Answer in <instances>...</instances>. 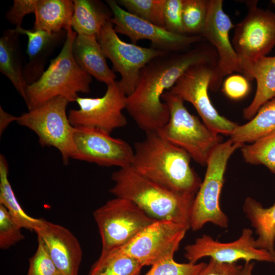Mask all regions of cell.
Returning a JSON list of instances; mask_svg holds the SVG:
<instances>
[{
    "label": "cell",
    "instance_id": "42",
    "mask_svg": "<svg viewBox=\"0 0 275 275\" xmlns=\"http://www.w3.org/2000/svg\"><path fill=\"white\" fill-rule=\"evenodd\" d=\"M54 275H61V273L60 272H59V273H57V274H56Z\"/></svg>",
    "mask_w": 275,
    "mask_h": 275
},
{
    "label": "cell",
    "instance_id": "10",
    "mask_svg": "<svg viewBox=\"0 0 275 275\" xmlns=\"http://www.w3.org/2000/svg\"><path fill=\"white\" fill-rule=\"evenodd\" d=\"M216 66L215 64H203L191 67L169 91L183 101L190 103L204 124L212 131L230 135L238 124L219 115L208 95Z\"/></svg>",
    "mask_w": 275,
    "mask_h": 275
},
{
    "label": "cell",
    "instance_id": "21",
    "mask_svg": "<svg viewBox=\"0 0 275 275\" xmlns=\"http://www.w3.org/2000/svg\"><path fill=\"white\" fill-rule=\"evenodd\" d=\"M71 26L77 35L97 36L113 13L109 7L95 0H74Z\"/></svg>",
    "mask_w": 275,
    "mask_h": 275
},
{
    "label": "cell",
    "instance_id": "24",
    "mask_svg": "<svg viewBox=\"0 0 275 275\" xmlns=\"http://www.w3.org/2000/svg\"><path fill=\"white\" fill-rule=\"evenodd\" d=\"M74 3L71 0H37L34 30L58 33L71 28Z\"/></svg>",
    "mask_w": 275,
    "mask_h": 275
},
{
    "label": "cell",
    "instance_id": "36",
    "mask_svg": "<svg viewBox=\"0 0 275 275\" xmlns=\"http://www.w3.org/2000/svg\"><path fill=\"white\" fill-rule=\"evenodd\" d=\"M249 81L243 76L234 74L229 76L224 81L222 91L231 99L239 100L249 92Z\"/></svg>",
    "mask_w": 275,
    "mask_h": 275
},
{
    "label": "cell",
    "instance_id": "26",
    "mask_svg": "<svg viewBox=\"0 0 275 275\" xmlns=\"http://www.w3.org/2000/svg\"><path fill=\"white\" fill-rule=\"evenodd\" d=\"M275 132V95L265 102L248 123L239 125L230 134L234 143L245 145Z\"/></svg>",
    "mask_w": 275,
    "mask_h": 275
},
{
    "label": "cell",
    "instance_id": "33",
    "mask_svg": "<svg viewBox=\"0 0 275 275\" xmlns=\"http://www.w3.org/2000/svg\"><path fill=\"white\" fill-rule=\"evenodd\" d=\"M21 229L6 208L0 205V248L8 249L23 240Z\"/></svg>",
    "mask_w": 275,
    "mask_h": 275
},
{
    "label": "cell",
    "instance_id": "3",
    "mask_svg": "<svg viewBox=\"0 0 275 275\" xmlns=\"http://www.w3.org/2000/svg\"><path fill=\"white\" fill-rule=\"evenodd\" d=\"M111 179L114 185L109 191L116 197L130 201L156 220L173 221L189 226L193 199L170 191L131 166L119 168Z\"/></svg>",
    "mask_w": 275,
    "mask_h": 275
},
{
    "label": "cell",
    "instance_id": "9",
    "mask_svg": "<svg viewBox=\"0 0 275 275\" xmlns=\"http://www.w3.org/2000/svg\"><path fill=\"white\" fill-rule=\"evenodd\" d=\"M70 102L63 97L53 98L42 105L16 117V121L33 130L42 147L50 146L61 153L63 163L71 158L73 146V126L66 113Z\"/></svg>",
    "mask_w": 275,
    "mask_h": 275
},
{
    "label": "cell",
    "instance_id": "16",
    "mask_svg": "<svg viewBox=\"0 0 275 275\" xmlns=\"http://www.w3.org/2000/svg\"><path fill=\"white\" fill-rule=\"evenodd\" d=\"M184 256L189 262L196 263L202 258L209 257L218 262L234 263L239 260L245 263L255 260L267 262L275 265V257L268 251L257 248L253 231L243 228L241 236L229 242H222L204 234L184 248Z\"/></svg>",
    "mask_w": 275,
    "mask_h": 275
},
{
    "label": "cell",
    "instance_id": "19",
    "mask_svg": "<svg viewBox=\"0 0 275 275\" xmlns=\"http://www.w3.org/2000/svg\"><path fill=\"white\" fill-rule=\"evenodd\" d=\"M14 30L19 35L28 37L26 53L29 61L23 69V74L29 85L38 80L44 72L47 59L63 39L66 37L67 30L49 33L22 28Z\"/></svg>",
    "mask_w": 275,
    "mask_h": 275
},
{
    "label": "cell",
    "instance_id": "15",
    "mask_svg": "<svg viewBox=\"0 0 275 275\" xmlns=\"http://www.w3.org/2000/svg\"><path fill=\"white\" fill-rule=\"evenodd\" d=\"M189 226L169 220H156L121 249L143 266L174 258Z\"/></svg>",
    "mask_w": 275,
    "mask_h": 275
},
{
    "label": "cell",
    "instance_id": "34",
    "mask_svg": "<svg viewBox=\"0 0 275 275\" xmlns=\"http://www.w3.org/2000/svg\"><path fill=\"white\" fill-rule=\"evenodd\" d=\"M59 272L43 242L38 238V247L29 259L26 275H54Z\"/></svg>",
    "mask_w": 275,
    "mask_h": 275
},
{
    "label": "cell",
    "instance_id": "29",
    "mask_svg": "<svg viewBox=\"0 0 275 275\" xmlns=\"http://www.w3.org/2000/svg\"><path fill=\"white\" fill-rule=\"evenodd\" d=\"M245 161L253 164H263L275 174V132L262 137L241 148Z\"/></svg>",
    "mask_w": 275,
    "mask_h": 275
},
{
    "label": "cell",
    "instance_id": "6",
    "mask_svg": "<svg viewBox=\"0 0 275 275\" xmlns=\"http://www.w3.org/2000/svg\"><path fill=\"white\" fill-rule=\"evenodd\" d=\"M243 145L229 139L220 143L210 156L204 180L190 210L189 224L193 231L201 229L208 223L222 228L228 227V217L221 208L220 197L228 160Z\"/></svg>",
    "mask_w": 275,
    "mask_h": 275
},
{
    "label": "cell",
    "instance_id": "39",
    "mask_svg": "<svg viewBox=\"0 0 275 275\" xmlns=\"http://www.w3.org/2000/svg\"><path fill=\"white\" fill-rule=\"evenodd\" d=\"M0 114H1V132L5 129V128L6 126L8 125L12 121H15L16 119V117L12 116L6 112H5L3 109L1 107L0 108Z\"/></svg>",
    "mask_w": 275,
    "mask_h": 275
},
{
    "label": "cell",
    "instance_id": "14",
    "mask_svg": "<svg viewBox=\"0 0 275 275\" xmlns=\"http://www.w3.org/2000/svg\"><path fill=\"white\" fill-rule=\"evenodd\" d=\"M127 97L119 80L107 85L101 97H78L76 102L78 109L70 110L68 115L70 122L74 127H92L111 134L127 124L123 113L126 109Z\"/></svg>",
    "mask_w": 275,
    "mask_h": 275
},
{
    "label": "cell",
    "instance_id": "5",
    "mask_svg": "<svg viewBox=\"0 0 275 275\" xmlns=\"http://www.w3.org/2000/svg\"><path fill=\"white\" fill-rule=\"evenodd\" d=\"M162 99L169 107L170 118L157 132L184 150L196 162L206 166L211 153L222 143L220 136L191 114L184 101L169 91L163 94Z\"/></svg>",
    "mask_w": 275,
    "mask_h": 275
},
{
    "label": "cell",
    "instance_id": "31",
    "mask_svg": "<svg viewBox=\"0 0 275 275\" xmlns=\"http://www.w3.org/2000/svg\"><path fill=\"white\" fill-rule=\"evenodd\" d=\"M208 8V0H183L182 16L185 34L201 36Z\"/></svg>",
    "mask_w": 275,
    "mask_h": 275
},
{
    "label": "cell",
    "instance_id": "12",
    "mask_svg": "<svg viewBox=\"0 0 275 275\" xmlns=\"http://www.w3.org/2000/svg\"><path fill=\"white\" fill-rule=\"evenodd\" d=\"M113 13L111 22L117 33L128 37L132 43L147 40L151 47L167 52L187 50L195 44L205 41L201 36L178 34L166 28L144 20L122 8L116 1L106 0Z\"/></svg>",
    "mask_w": 275,
    "mask_h": 275
},
{
    "label": "cell",
    "instance_id": "37",
    "mask_svg": "<svg viewBox=\"0 0 275 275\" xmlns=\"http://www.w3.org/2000/svg\"><path fill=\"white\" fill-rule=\"evenodd\" d=\"M37 0H14L12 6L6 14L8 21L15 26L16 29L21 28L25 16L35 13Z\"/></svg>",
    "mask_w": 275,
    "mask_h": 275
},
{
    "label": "cell",
    "instance_id": "28",
    "mask_svg": "<svg viewBox=\"0 0 275 275\" xmlns=\"http://www.w3.org/2000/svg\"><path fill=\"white\" fill-rule=\"evenodd\" d=\"M8 164L0 156V205L4 206L16 223L22 229L34 231L41 219L28 215L19 204L8 179Z\"/></svg>",
    "mask_w": 275,
    "mask_h": 275
},
{
    "label": "cell",
    "instance_id": "4",
    "mask_svg": "<svg viewBox=\"0 0 275 275\" xmlns=\"http://www.w3.org/2000/svg\"><path fill=\"white\" fill-rule=\"evenodd\" d=\"M76 36L72 27L67 30L60 53L40 78L27 86L25 102L29 111L55 97H63L70 102L76 101L78 93L90 92L92 76L76 63L73 56V43Z\"/></svg>",
    "mask_w": 275,
    "mask_h": 275
},
{
    "label": "cell",
    "instance_id": "8",
    "mask_svg": "<svg viewBox=\"0 0 275 275\" xmlns=\"http://www.w3.org/2000/svg\"><path fill=\"white\" fill-rule=\"evenodd\" d=\"M102 252L122 248L156 220L126 199L116 197L93 212Z\"/></svg>",
    "mask_w": 275,
    "mask_h": 275
},
{
    "label": "cell",
    "instance_id": "17",
    "mask_svg": "<svg viewBox=\"0 0 275 275\" xmlns=\"http://www.w3.org/2000/svg\"><path fill=\"white\" fill-rule=\"evenodd\" d=\"M222 0H208V12L201 36L215 49L218 61L209 89L216 91L224 76L234 72L242 73L240 62L229 37L234 28L229 16L224 12Z\"/></svg>",
    "mask_w": 275,
    "mask_h": 275
},
{
    "label": "cell",
    "instance_id": "20",
    "mask_svg": "<svg viewBox=\"0 0 275 275\" xmlns=\"http://www.w3.org/2000/svg\"><path fill=\"white\" fill-rule=\"evenodd\" d=\"M72 52L76 63L98 81L106 85L116 81V75L108 66L96 36L77 34Z\"/></svg>",
    "mask_w": 275,
    "mask_h": 275
},
{
    "label": "cell",
    "instance_id": "18",
    "mask_svg": "<svg viewBox=\"0 0 275 275\" xmlns=\"http://www.w3.org/2000/svg\"><path fill=\"white\" fill-rule=\"evenodd\" d=\"M61 275H78L82 259L80 244L67 228L41 219L35 230Z\"/></svg>",
    "mask_w": 275,
    "mask_h": 275
},
{
    "label": "cell",
    "instance_id": "38",
    "mask_svg": "<svg viewBox=\"0 0 275 275\" xmlns=\"http://www.w3.org/2000/svg\"><path fill=\"white\" fill-rule=\"evenodd\" d=\"M242 268L237 263H223L210 258L198 275H240Z\"/></svg>",
    "mask_w": 275,
    "mask_h": 275
},
{
    "label": "cell",
    "instance_id": "1",
    "mask_svg": "<svg viewBox=\"0 0 275 275\" xmlns=\"http://www.w3.org/2000/svg\"><path fill=\"white\" fill-rule=\"evenodd\" d=\"M217 61L215 49L205 41L187 50L154 58L142 69L134 91L127 97L126 111L145 133L158 131L170 118L169 107L161 100L163 94L191 67L216 65Z\"/></svg>",
    "mask_w": 275,
    "mask_h": 275
},
{
    "label": "cell",
    "instance_id": "32",
    "mask_svg": "<svg viewBox=\"0 0 275 275\" xmlns=\"http://www.w3.org/2000/svg\"><path fill=\"white\" fill-rule=\"evenodd\" d=\"M206 263H180L174 258L156 264L144 275H198Z\"/></svg>",
    "mask_w": 275,
    "mask_h": 275
},
{
    "label": "cell",
    "instance_id": "11",
    "mask_svg": "<svg viewBox=\"0 0 275 275\" xmlns=\"http://www.w3.org/2000/svg\"><path fill=\"white\" fill-rule=\"evenodd\" d=\"M97 37L106 58L112 63L114 71L121 75L119 82L127 96L134 91L145 65L154 58L168 53L123 41L111 21L104 25Z\"/></svg>",
    "mask_w": 275,
    "mask_h": 275
},
{
    "label": "cell",
    "instance_id": "25",
    "mask_svg": "<svg viewBox=\"0 0 275 275\" xmlns=\"http://www.w3.org/2000/svg\"><path fill=\"white\" fill-rule=\"evenodd\" d=\"M252 76L256 81L257 87L252 102L243 111V118L248 120L275 95V56H265L258 60L253 66Z\"/></svg>",
    "mask_w": 275,
    "mask_h": 275
},
{
    "label": "cell",
    "instance_id": "27",
    "mask_svg": "<svg viewBox=\"0 0 275 275\" xmlns=\"http://www.w3.org/2000/svg\"><path fill=\"white\" fill-rule=\"evenodd\" d=\"M143 266L121 249L102 252L88 275H140Z\"/></svg>",
    "mask_w": 275,
    "mask_h": 275
},
{
    "label": "cell",
    "instance_id": "7",
    "mask_svg": "<svg viewBox=\"0 0 275 275\" xmlns=\"http://www.w3.org/2000/svg\"><path fill=\"white\" fill-rule=\"evenodd\" d=\"M248 3L245 17L234 26L232 44L238 57L242 74L253 80L252 69L259 59L267 56L275 46V13Z\"/></svg>",
    "mask_w": 275,
    "mask_h": 275
},
{
    "label": "cell",
    "instance_id": "30",
    "mask_svg": "<svg viewBox=\"0 0 275 275\" xmlns=\"http://www.w3.org/2000/svg\"><path fill=\"white\" fill-rule=\"evenodd\" d=\"M125 10L144 20L164 28L163 11L166 0H118Z\"/></svg>",
    "mask_w": 275,
    "mask_h": 275
},
{
    "label": "cell",
    "instance_id": "40",
    "mask_svg": "<svg viewBox=\"0 0 275 275\" xmlns=\"http://www.w3.org/2000/svg\"><path fill=\"white\" fill-rule=\"evenodd\" d=\"M254 264V262L245 263L242 266L240 275H252Z\"/></svg>",
    "mask_w": 275,
    "mask_h": 275
},
{
    "label": "cell",
    "instance_id": "2",
    "mask_svg": "<svg viewBox=\"0 0 275 275\" xmlns=\"http://www.w3.org/2000/svg\"><path fill=\"white\" fill-rule=\"evenodd\" d=\"M133 151V169L178 195L194 199L202 181L184 150L156 131L146 133L134 144Z\"/></svg>",
    "mask_w": 275,
    "mask_h": 275
},
{
    "label": "cell",
    "instance_id": "22",
    "mask_svg": "<svg viewBox=\"0 0 275 275\" xmlns=\"http://www.w3.org/2000/svg\"><path fill=\"white\" fill-rule=\"evenodd\" d=\"M19 35L14 29L3 32L0 39V71L10 80L25 101L28 85L21 67Z\"/></svg>",
    "mask_w": 275,
    "mask_h": 275
},
{
    "label": "cell",
    "instance_id": "23",
    "mask_svg": "<svg viewBox=\"0 0 275 275\" xmlns=\"http://www.w3.org/2000/svg\"><path fill=\"white\" fill-rule=\"evenodd\" d=\"M243 212L255 229L257 248L268 251L275 257V202L264 207L255 199L248 197L243 206Z\"/></svg>",
    "mask_w": 275,
    "mask_h": 275
},
{
    "label": "cell",
    "instance_id": "35",
    "mask_svg": "<svg viewBox=\"0 0 275 275\" xmlns=\"http://www.w3.org/2000/svg\"><path fill=\"white\" fill-rule=\"evenodd\" d=\"M183 0H166L163 11L164 28L170 32L185 34L182 22Z\"/></svg>",
    "mask_w": 275,
    "mask_h": 275
},
{
    "label": "cell",
    "instance_id": "13",
    "mask_svg": "<svg viewBox=\"0 0 275 275\" xmlns=\"http://www.w3.org/2000/svg\"><path fill=\"white\" fill-rule=\"evenodd\" d=\"M71 158L103 167L131 166L133 149L125 141L115 138L101 129L74 127Z\"/></svg>",
    "mask_w": 275,
    "mask_h": 275
},
{
    "label": "cell",
    "instance_id": "41",
    "mask_svg": "<svg viewBox=\"0 0 275 275\" xmlns=\"http://www.w3.org/2000/svg\"><path fill=\"white\" fill-rule=\"evenodd\" d=\"M271 2H272L274 5H275V0H272V1H271Z\"/></svg>",
    "mask_w": 275,
    "mask_h": 275
}]
</instances>
